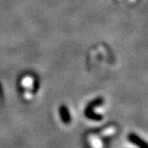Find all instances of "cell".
I'll list each match as a JSON object with an SVG mask.
<instances>
[{
	"mask_svg": "<svg viewBox=\"0 0 148 148\" xmlns=\"http://www.w3.org/2000/svg\"><path fill=\"white\" fill-rule=\"evenodd\" d=\"M21 86L24 89V98L27 101L32 100L33 97L32 90L34 88V78L31 76L24 77L21 81Z\"/></svg>",
	"mask_w": 148,
	"mask_h": 148,
	"instance_id": "cell-1",
	"label": "cell"
},
{
	"mask_svg": "<svg viewBox=\"0 0 148 148\" xmlns=\"http://www.w3.org/2000/svg\"><path fill=\"white\" fill-rule=\"evenodd\" d=\"M89 141H90V145H91V147H92L93 148L102 147V143H101V140H100L98 138L92 136L91 138H90Z\"/></svg>",
	"mask_w": 148,
	"mask_h": 148,
	"instance_id": "cell-2",
	"label": "cell"
}]
</instances>
